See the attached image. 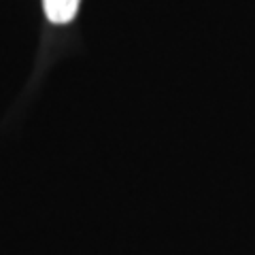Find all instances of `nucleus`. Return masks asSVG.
I'll use <instances>...</instances> for the list:
<instances>
[{"instance_id": "1", "label": "nucleus", "mask_w": 255, "mask_h": 255, "mask_svg": "<svg viewBox=\"0 0 255 255\" xmlns=\"http://www.w3.org/2000/svg\"><path fill=\"white\" fill-rule=\"evenodd\" d=\"M81 0H43L45 15L51 23H68L75 19Z\"/></svg>"}]
</instances>
